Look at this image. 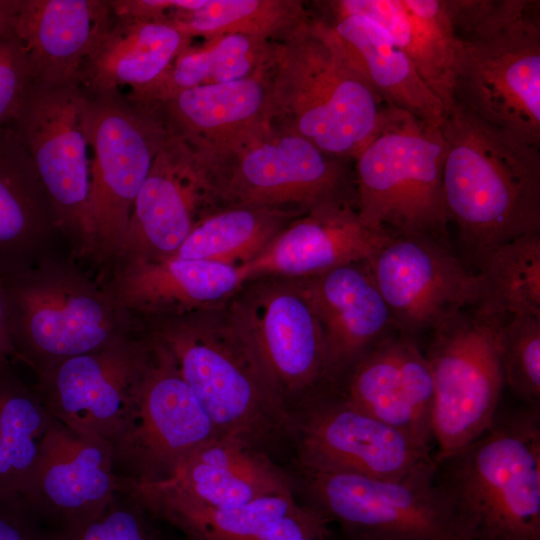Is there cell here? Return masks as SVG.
I'll return each mask as SVG.
<instances>
[{"mask_svg":"<svg viewBox=\"0 0 540 540\" xmlns=\"http://www.w3.org/2000/svg\"><path fill=\"white\" fill-rule=\"evenodd\" d=\"M440 129L446 214L473 261L540 232V148L455 103Z\"/></svg>","mask_w":540,"mask_h":540,"instance_id":"obj_1","label":"cell"},{"mask_svg":"<svg viewBox=\"0 0 540 540\" xmlns=\"http://www.w3.org/2000/svg\"><path fill=\"white\" fill-rule=\"evenodd\" d=\"M310 18L298 0H201L198 8L174 11L165 21L192 39L243 34L278 41Z\"/></svg>","mask_w":540,"mask_h":540,"instance_id":"obj_35","label":"cell"},{"mask_svg":"<svg viewBox=\"0 0 540 540\" xmlns=\"http://www.w3.org/2000/svg\"><path fill=\"white\" fill-rule=\"evenodd\" d=\"M332 386L355 407L434 455L433 378L417 340L400 333L389 337Z\"/></svg>","mask_w":540,"mask_h":540,"instance_id":"obj_21","label":"cell"},{"mask_svg":"<svg viewBox=\"0 0 540 540\" xmlns=\"http://www.w3.org/2000/svg\"><path fill=\"white\" fill-rule=\"evenodd\" d=\"M151 350L142 329L58 363L37 376L33 388L55 420L113 444L131 421Z\"/></svg>","mask_w":540,"mask_h":540,"instance_id":"obj_15","label":"cell"},{"mask_svg":"<svg viewBox=\"0 0 540 540\" xmlns=\"http://www.w3.org/2000/svg\"><path fill=\"white\" fill-rule=\"evenodd\" d=\"M10 359H13V348L7 330L5 294L0 276V363Z\"/></svg>","mask_w":540,"mask_h":540,"instance_id":"obj_42","label":"cell"},{"mask_svg":"<svg viewBox=\"0 0 540 540\" xmlns=\"http://www.w3.org/2000/svg\"><path fill=\"white\" fill-rule=\"evenodd\" d=\"M53 416L33 388L0 363V495L23 494Z\"/></svg>","mask_w":540,"mask_h":540,"instance_id":"obj_33","label":"cell"},{"mask_svg":"<svg viewBox=\"0 0 540 540\" xmlns=\"http://www.w3.org/2000/svg\"><path fill=\"white\" fill-rule=\"evenodd\" d=\"M133 492L121 491L96 515L59 531V540H166Z\"/></svg>","mask_w":540,"mask_h":540,"instance_id":"obj_38","label":"cell"},{"mask_svg":"<svg viewBox=\"0 0 540 540\" xmlns=\"http://www.w3.org/2000/svg\"><path fill=\"white\" fill-rule=\"evenodd\" d=\"M367 265L398 333L417 341L479 297L477 274L456 257L450 241L391 233Z\"/></svg>","mask_w":540,"mask_h":540,"instance_id":"obj_16","label":"cell"},{"mask_svg":"<svg viewBox=\"0 0 540 540\" xmlns=\"http://www.w3.org/2000/svg\"><path fill=\"white\" fill-rule=\"evenodd\" d=\"M224 315L289 410L328 385L322 330L297 279L271 277L238 290Z\"/></svg>","mask_w":540,"mask_h":540,"instance_id":"obj_13","label":"cell"},{"mask_svg":"<svg viewBox=\"0 0 540 540\" xmlns=\"http://www.w3.org/2000/svg\"><path fill=\"white\" fill-rule=\"evenodd\" d=\"M298 505L289 492L234 507H167L152 516L177 528L186 540H255Z\"/></svg>","mask_w":540,"mask_h":540,"instance_id":"obj_36","label":"cell"},{"mask_svg":"<svg viewBox=\"0 0 540 540\" xmlns=\"http://www.w3.org/2000/svg\"><path fill=\"white\" fill-rule=\"evenodd\" d=\"M503 322L465 309L430 333L425 357L433 378L434 463L482 435L505 387L498 332Z\"/></svg>","mask_w":540,"mask_h":540,"instance_id":"obj_11","label":"cell"},{"mask_svg":"<svg viewBox=\"0 0 540 540\" xmlns=\"http://www.w3.org/2000/svg\"><path fill=\"white\" fill-rule=\"evenodd\" d=\"M306 505L344 540H465L435 464L377 477L299 467Z\"/></svg>","mask_w":540,"mask_h":540,"instance_id":"obj_10","label":"cell"},{"mask_svg":"<svg viewBox=\"0 0 540 540\" xmlns=\"http://www.w3.org/2000/svg\"><path fill=\"white\" fill-rule=\"evenodd\" d=\"M89 93V262L101 277L124 241L135 199L169 132L157 110L130 101L120 90Z\"/></svg>","mask_w":540,"mask_h":540,"instance_id":"obj_9","label":"cell"},{"mask_svg":"<svg viewBox=\"0 0 540 540\" xmlns=\"http://www.w3.org/2000/svg\"><path fill=\"white\" fill-rule=\"evenodd\" d=\"M19 0H0V38L12 30Z\"/></svg>","mask_w":540,"mask_h":540,"instance_id":"obj_43","label":"cell"},{"mask_svg":"<svg viewBox=\"0 0 540 540\" xmlns=\"http://www.w3.org/2000/svg\"><path fill=\"white\" fill-rule=\"evenodd\" d=\"M274 45L275 41L243 34L207 39L182 51L156 81L126 96L155 109L186 89L247 78L269 66Z\"/></svg>","mask_w":540,"mask_h":540,"instance_id":"obj_31","label":"cell"},{"mask_svg":"<svg viewBox=\"0 0 540 540\" xmlns=\"http://www.w3.org/2000/svg\"><path fill=\"white\" fill-rule=\"evenodd\" d=\"M328 14L329 17L322 18L389 107L435 127L442 124L445 114L443 103L384 27L360 14Z\"/></svg>","mask_w":540,"mask_h":540,"instance_id":"obj_29","label":"cell"},{"mask_svg":"<svg viewBox=\"0 0 540 540\" xmlns=\"http://www.w3.org/2000/svg\"><path fill=\"white\" fill-rule=\"evenodd\" d=\"M88 104L89 93L80 82H32L11 123L32 159L65 245L76 261L90 259Z\"/></svg>","mask_w":540,"mask_h":540,"instance_id":"obj_12","label":"cell"},{"mask_svg":"<svg viewBox=\"0 0 540 540\" xmlns=\"http://www.w3.org/2000/svg\"><path fill=\"white\" fill-rule=\"evenodd\" d=\"M191 44L192 38L167 21L115 17L85 61L80 83L90 92L139 90Z\"/></svg>","mask_w":540,"mask_h":540,"instance_id":"obj_30","label":"cell"},{"mask_svg":"<svg viewBox=\"0 0 540 540\" xmlns=\"http://www.w3.org/2000/svg\"><path fill=\"white\" fill-rule=\"evenodd\" d=\"M139 321L170 354L220 436L263 451L294 433V414L269 388L224 313L211 309Z\"/></svg>","mask_w":540,"mask_h":540,"instance_id":"obj_6","label":"cell"},{"mask_svg":"<svg viewBox=\"0 0 540 540\" xmlns=\"http://www.w3.org/2000/svg\"><path fill=\"white\" fill-rule=\"evenodd\" d=\"M0 540H59L23 494L0 495Z\"/></svg>","mask_w":540,"mask_h":540,"instance_id":"obj_40","label":"cell"},{"mask_svg":"<svg viewBox=\"0 0 540 540\" xmlns=\"http://www.w3.org/2000/svg\"><path fill=\"white\" fill-rule=\"evenodd\" d=\"M448 3L459 42L454 103L540 148V2Z\"/></svg>","mask_w":540,"mask_h":540,"instance_id":"obj_3","label":"cell"},{"mask_svg":"<svg viewBox=\"0 0 540 540\" xmlns=\"http://www.w3.org/2000/svg\"><path fill=\"white\" fill-rule=\"evenodd\" d=\"M1 278L13 359L37 376L66 359L103 349L143 329L70 254L45 255Z\"/></svg>","mask_w":540,"mask_h":540,"instance_id":"obj_4","label":"cell"},{"mask_svg":"<svg viewBox=\"0 0 540 540\" xmlns=\"http://www.w3.org/2000/svg\"><path fill=\"white\" fill-rule=\"evenodd\" d=\"M301 468L396 478L434 463L433 452L347 401L326 385L295 417Z\"/></svg>","mask_w":540,"mask_h":540,"instance_id":"obj_17","label":"cell"},{"mask_svg":"<svg viewBox=\"0 0 540 540\" xmlns=\"http://www.w3.org/2000/svg\"><path fill=\"white\" fill-rule=\"evenodd\" d=\"M128 489L115 473L110 442L75 432L54 419L23 495L61 530L96 515Z\"/></svg>","mask_w":540,"mask_h":540,"instance_id":"obj_19","label":"cell"},{"mask_svg":"<svg viewBox=\"0 0 540 540\" xmlns=\"http://www.w3.org/2000/svg\"><path fill=\"white\" fill-rule=\"evenodd\" d=\"M153 110L195 153L226 149L272 124L268 67L237 81L186 89Z\"/></svg>","mask_w":540,"mask_h":540,"instance_id":"obj_26","label":"cell"},{"mask_svg":"<svg viewBox=\"0 0 540 540\" xmlns=\"http://www.w3.org/2000/svg\"><path fill=\"white\" fill-rule=\"evenodd\" d=\"M268 78L274 125L353 161L398 110L376 93L322 17L275 41Z\"/></svg>","mask_w":540,"mask_h":540,"instance_id":"obj_2","label":"cell"},{"mask_svg":"<svg viewBox=\"0 0 540 540\" xmlns=\"http://www.w3.org/2000/svg\"><path fill=\"white\" fill-rule=\"evenodd\" d=\"M98 280L138 320L211 310L244 284L235 266L176 256L117 265Z\"/></svg>","mask_w":540,"mask_h":540,"instance_id":"obj_24","label":"cell"},{"mask_svg":"<svg viewBox=\"0 0 540 540\" xmlns=\"http://www.w3.org/2000/svg\"><path fill=\"white\" fill-rule=\"evenodd\" d=\"M498 345L505 387L520 404L540 407V317L503 323Z\"/></svg>","mask_w":540,"mask_h":540,"instance_id":"obj_37","label":"cell"},{"mask_svg":"<svg viewBox=\"0 0 540 540\" xmlns=\"http://www.w3.org/2000/svg\"><path fill=\"white\" fill-rule=\"evenodd\" d=\"M59 240L64 242L48 194L9 124L0 129V276L57 252Z\"/></svg>","mask_w":540,"mask_h":540,"instance_id":"obj_27","label":"cell"},{"mask_svg":"<svg viewBox=\"0 0 540 540\" xmlns=\"http://www.w3.org/2000/svg\"><path fill=\"white\" fill-rule=\"evenodd\" d=\"M31 83L27 55L11 30L0 38V129L12 123Z\"/></svg>","mask_w":540,"mask_h":540,"instance_id":"obj_39","label":"cell"},{"mask_svg":"<svg viewBox=\"0 0 540 540\" xmlns=\"http://www.w3.org/2000/svg\"><path fill=\"white\" fill-rule=\"evenodd\" d=\"M440 126L397 110L354 160L356 211L369 227L449 241Z\"/></svg>","mask_w":540,"mask_h":540,"instance_id":"obj_8","label":"cell"},{"mask_svg":"<svg viewBox=\"0 0 540 540\" xmlns=\"http://www.w3.org/2000/svg\"><path fill=\"white\" fill-rule=\"evenodd\" d=\"M332 525L306 504L284 516L255 540H335Z\"/></svg>","mask_w":540,"mask_h":540,"instance_id":"obj_41","label":"cell"},{"mask_svg":"<svg viewBox=\"0 0 540 540\" xmlns=\"http://www.w3.org/2000/svg\"><path fill=\"white\" fill-rule=\"evenodd\" d=\"M129 489L151 515L167 507H234L292 492L263 451L222 436L192 453L167 480Z\"/></svg>","mask_w":540,"mask_h":540,"instance_id":"obj_20","label":"cell"},{"mask_svg":"<svg viewBox=\"0 0 540 540\" xmlns=\"http://www.w3.org/2000/svg\"><path fill=\"white\" fill-rule=\"evenodd\" d=\"M335 540H343L342 538L339 537V535L336 533V538Z\"/></svg>","mask_w":540,"mask_h":540,"instance_id":"obj_44","label":"cell"},{"mask_svg":"<svg viewBox=\"0 0 540 540\" xmlns=\"http://www.w3.org/2000/svg\"><path fill=\"white\" fill-rule=\"evenodd\" d=\"M150 338L134 413L111 444L115 473L128 488L167 480L192 453L220 436L170 354Z\"/></svg>","mask_w":540,"mask_h":540,"instance_id":"obj_14","label":"cell"},{"mask_svg":"<svg viewBox=\"0 0 540 540\" xmlns=\"http://www.w3.org/2000/svg\"><path fill=\"white\" fill-rule=\"evenodd\" d=\"M324 3L328 12L360 14L378 22L441 100L445 111L454 104L459 42L448 0H335Z\"/></svg>","mask_w":540,"mask_h":540,"instance_id":"obj_28","label":"cell"},{"mask_svg":"<svg viewBox=\"0 0 540 540\" xmlns=\"http://www.w3.org/2000/svg\"><path fill=\"white\" fill-rule=\"evenodd\" d=\"M434 464L465 540H540V407L500 406L482 435Z\"/></svg>","mask_w":540,"mask_h":540,"instance_id":"obj_5","label":"cell"},{"mask_svg":"<svg viewBox=\"0 0 540 540\" xmlns=\"http://www.w3.org/2000/svg\"><path fill=\"white\" fill-rule=\"evenodd\" d=\"M302 214L290 209L213 208L197 220L172 256L239 267L257 257Z\"/></svg>","mask_w":540,"mask_h":540,"instance_id":"obj_32","label":"cell"},{"mask_svg":"<svg viewBox=\"0 0 540 540\" xmlns=\"http://www.w3.org/2000/svg\"><path fill=\"white\" fill-rule=\"evenodd\" d=\"M114 19L110 1L19 0L12 31L27 55L32 82H80L85 61Z\"/></svg>","mask_w":540,"mask_h":540,"instance_id":"obj_25","label":"cell"},{"mask_svg":"<svg viewBox=\"0 0 540 540\" xmlns=\"http://www.w3.org/2000/svg\"><path fill=\"white\" fill-rule=\"evenodd\" d=\"M390 235L364 224L353 206L325 205L293 219L257 257L237 268L244 283L261 277H311L369 260Z\"/></svg>","mask_w":540,"mask_h":540,"instance_id":"obj_23","label":"cell"},{"mask_svg":"<svg viewBox=\"0 0 540 540\" xmlns=\"http://www.w3.org/2000/svg\"><path fill=\"white\" fill-rule=\"evenodd\" d=\"M194 154L207 180L212 209L306 213L325 205L356 208L354 161L324 152L273 123L226 149Z\"/></svg>","mask_w":540,"mask_h":540,"instance_id":"obj_7","label":"cell"},{"mask_svg":"<svg viewBox=\"0 0 540 540\" xmlns=\"http://www.w3.org/2000/svg\"><path fill=\"white\" fill-rule=\"evenodd\" d=\"M297 280L322 330L328 384L398 333L367 261Z\"/></svg>","mask_w":540,"mask_h":540,"instance_id":"obj_22","label":"cell"},{"mask_svg":"<svg viewBox=\"0 0 540 540\" xmlns=\"http://www.w3.org/2000/svg\"><path fill=\"white\" fill-rule=\"evenodd\" d=\"M209 210V187L195 154L169 133L135 199L120 251L102 276L117 265L172 256Z\"/></svg>","mask_w":540,"mask_h":540,"instance_id":"obj_18","label":"cell"},{"mask_svg":"<svg viewBox=\"0 0 540 540\" xmlns=\"http://www.w3.org/2000/svg\"><path fill=\"white\" fill-rule=\"evenodd\" d=\"M480 289L476 312L507 322L540 317V232L503 243L476 264Z\"/></svg>","mask_w":540,"mask_h":540,"instance_id":"obj_34","label":"cell"}]
</instances>
